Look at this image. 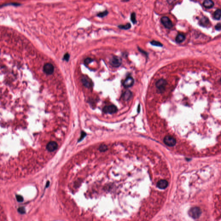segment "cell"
<instances>
[{"mask_svg": "<svg viewBox=\"0 0 221 221\" xmlns=\"http://www.w3.org/2000/svg\"><path fill=\"white\" fill-rule=\"evenodd\" d=\"M190 216L194 219H197L199 218L201 214L200 209L198 207H193L190 209L189 211Z\"/></svg>", "mask_w": 221, "mask_h": 221, "instance_id": "cell-1", "label": "cell"}, {"mask_svg": "<svg viewBox=\"0 0 221 221\" xmlns=\"http://www.w3.org/2000/svg\"><path fill=\"white\" fill-rule=\"evenodd\" d=\"M161 22L164 26L165 27L168 29H170L173 26V23L171 20L167 17H163L161 19Z\"/></svg>", "mask_w": 221, "mask_h": 221, "instance_id": "cell-2", "label": "cell"}, {"mask_svg": "<svg viewBox=\"0 0 221 221\" xmlns=\"http://www.w3.org/2000/svg\"><path fill=\"white\" fill-rule=\"evenodd\" d=\"M166 84V81L163 79H161L157 81L156 86L159 92H162L165 90Z\"/></svg>", "mask_w": 221, "mask_h": 221, "instance_id": "cell-3", "label": "cell"}, {"mask_svg": "<svg viewBox=\"0 0 221 221\" xmlns=\"http://www.w3.org/2000/svg\"><path fill=\"white\" fill-rule=\"evenodd\" d=\"M117 111V107L114 105L106 106L103 108V112L106 114H112L115 113Z\"/></svg>", "mask_w": 221, "mask_h": 221, "instance_id": "cell-4", "label": "cell"}, {"mask_svg": "<svg viewBox=\"0 0 221 221\" xmlns=\"http://www.w3.org/2000/svg\"><path fill=\"white\" fill-rule=\"evenodd\" d=\"M121 59L117 56H113L110 61V64L112 67H119L121 64Z\"/></svg>", "mask_w": 221, "mask_h": 221, "instance_id": "cell-5", "label": "cell"}, {"mask_svg": "<svg viewBox=\"0 0 221 221\" xmlns=\"http://www.w3.org/2000/svg\"><path fill=\"white\" fill-rule=\"evenodd\" d=\"M164 142L165 144L169 147H173L176 144V140L173 137L167 136L164 138Z\"/></svg>", "mask_w": 221, "mask_h": 221, "instance_id": "cell-6", "label": "cell"}, {"mask_svg": "<svg viewBox=\"0 0 221 221\" xmlns=\"http://www.w3.org/2000/svg\"><path fill=\"white\" fill-rule=\"evenodd\" d=\"M43 71L47 74H52L54 71V67L50 63H46L44 65Z\"/></svg>", "mask_w": 221, "mask_h": 221, "instance_id": "cell-7", "label": "cell"}, {"mask_svg": "<svg viewBox=\"0 0 221 221\" xmlns=\"http://www.w3.org/2000/svg\"><path fill=\"white\" fill-rule=\"evenodd\" d=\"M58 148V144L55 141H50L48 143L46 146V149L50 152H53L57 149Z\"/></svg>", "mask_w": 221, "mask_h": 221, "instance_id": "cell-8", "label": "cell"}, {"mask_svg": "<svg viewBox=\"0 0 221 221\" xmlns=\"http://www.w3.org/2000/svg\"><path fill=\"white\" fill-rule=\"evenodd\" d=\"M134 79L130 77H127L123 82V86L125 88L131 87L134 84Z\"/></svg>", "mask_w": 221, "mask_h": 221, "instance_id": "cell-9", "label": "cell"}, {"mask_svg": "<svg viewBox=\"0 0 221 221\" xmlns=\"http://www.w3.org/2000/svg\"><path fill=\"white\" fill-rule=\"evenodd\" d=\"M82 82L85 87L87 88H90L92 86V81L87 77H84L82 78Z\"/></svg>", "mask_w": 221, "mask_h": 221, "instance_id": "cell-10", "label": "cell"}, {"mask_svg": "<svg viewBox=\"0 0 221 221\" xmlns=\"http://www.w3.org/2000/svg\"><path fill=\"white\" fill-rule=\"evenodd\" d=\"M157 186L160 189H165L168 186V182L166 180H161L157 183Z\"/></svg>", "mask_w": 221, "mask_h": 221, "instance_id": "cell-11", "label": "cell"}, {"mask_svg": "<svg viewBox=\"0 0 221 221\" xmlns=\"http://www.w3.org/2000/svg\"><path fill=\"white\" fill-rule=\"evenodd\" d=\"M132 95V94L131 91H130V90H127L123 93L122 95V97L123 100L125 101H127L129 100L131 98Z\"/></svg>", "mask_w": 221, "mask_h": 221, "instance_id": "cell-12", "label": "cell"}, {"mask_svg": "<svg viewBox=\"0 0 221 221\" xmlns=\"http://www.w3.org/2000/svg\"><path fill=\"white\" fill-rule=\"evenodd\" d=\"M204 6L207 8H210L214 6V3L212 0H205L204 1Z\"/></svg>", "mask_w": 221, "mask_h": 221, "instance_id": "cell-13", "label": "cell"}, {"mask_svg": "<svg viewBox=\"0 0 221 221\" xmlns=\"http://www.w3.org/2000/svg\"><path fill=\"white\" fill-rule=\"evenodd\" d=\"M185 35L183 34L180 33V34H178V35H177V36L176 37L175 40H176V42L177 43H180L183 42L184 40H185Z\"/></svg>", "mask_w": 221, "mask_h": 221, "instance_id": "cell-14", "label": "cell"}, {"mask_svg": "<svg viewBox=\"0 0 221 221\" xmlns=\"http://www.w3.org/2000/svg\"><path fill=\"white\" fill-rule=\"evenodd\" d=\"M131 27V25L130 23H127L125 25H120L118 26V27L119 29L124 30H129Z\"/></svg>", "mask_w": 221, "mask_h": 221, "instance_id": "cell-15", "label": "cell"}, {"mask_svg": "<svg viewBox=\"0 0 221 221\" xmlns=\"http://www.w3.org/2000/svg\"><path fill=\"white\" fill-rule=\"evenodd\" d=\"M214 18L216 20H219L221 18V10L218 9L214 13Z\"/></svg>", "mask_w": 221, "mask_h": 221, "instance_id": "cell-16", "label": "cell"}, {"mask_svg": "<svg viewBox=\"0 0 221 221\" xmlns=\"http://www.w3.org/2000/svg\"><path fill=\"white\" fill-rule=\"evenodd\" d=\"M209 21L207 18L206 17L203 18L200 20V24L204 26H206V25L209 24Z\"/></svg>", "mask_w": 221, "mask_h": 221, "instance_id": "cell-17", "label": "cell"}, {"mask_svg": "<svg viewBox=\"0 0 221 221\" xmlns=\"http://www.w3.org/2000/svg\"><path fill=\"white\" fill-rule=\"evenodd\" d=\"M130 20L131 21L132 23L134 24H136L137 22V20H136V15L135 13H132L131 15H130Z\"/></svg>", "mask_w": 221, "mask_h": 221, "instance_id": "cell-18", "label": "cell"}, {"mask_svg": "<svg viewBox=\"0 0 221 221\" xmlns=\"http://www.w3.org/2000/svg\"><path fill=\"white\" fill-rule=\"evenodd\" d=\"M9 5H11V6H15V7H18V6H20L21 5V4H20V3H16V2H12V3H6V4H3V5L1 6V8H2L3 7H5V6H9Z\"/></svg>", "mask_w": 221, "mask_h": 221, "instance_id": "cell-19", "label": "cell"}, {"mask_svg": "<svg viewBox=\"0 0 221 221\" xmlns=\"http://www.w3.org/2000/svg\"><path fill=\"white\" fill-rule=\"evenodd\" d=\"M108 13V12L107 10H104L103 12L99 13L97 14V17L100 18L104 17L106 16Z\"/></svg>", "mask_w": 221, "mask_h": 221, "instance_id": "cell-20", "label": "cell"}, {"mask_svg": "<svg viewBox=\"0 0 221 221\" xmlns=\"http://www.w3.org/2000/svg\"><path fill=\"white\" fill-rule=\"evenodd\" d=\"M150 44L153 46H158V47H162L163 46V45L161 44V43L156 41H155V40H153L151 41L150 42Z\"/></svg>", "mask_w": 221, "mask_h": 221, "instance_id": "cell-21", "label": "cell"}, {"mask_svg": "<svg viewBox=\"0 0 221 221\" xmlns=\"http://www.w3.org/2000/svg\"><path fill=\"white\" fill-rule=\"evenodd\" d=\"M17 211L18 212L21 214H24L26 213V209H25V208L23 207L19 208L17 209Z\"/></svg>", "mask_w": 221, "mask_h": 221, "instance_id": "cell-22", "label": "cell"}, {"mask_svg": "<svg viewBox=\"0 0 221 221\" xmlns=\"http://www.w3.org/2000/svg\"><path fill=\"white\" fill-rule=\"evenodd\" d=\"M16 199L17 201L19 202H22L23 201V198L22 196L20 195H16Z\"/></svg>", "mask_w": 221, "mask_h": 221, "instance_id": "cell-23", "label": "cell"}, {"mask_svg": "<svg viewBox=\"0 0 221 221\" xmlns=\"http://www.w3.org/2000/svg\"><path fill=\"white\" fill-rule=\"evenodd\" d=\"M93 61V60L90 58H87L84 60V64L85 65H89L90 63Z\"/></svg>", "mask_w": 221, "mask_h": 221, "instance_id": "cell-24", "label": "cell"}, {"mask_svg": "<svg viewBox=\"0 0 221 221\" xmlns=\"http://www.w3.org/2000/svg\"><path fill=\"white\" fill-rule=\"evenodd\" d=\"M86 135H87V134H86V133H85L84 132L82 131L81 132V137H80L79 139L78 140V142H79L81 141L85 137H86Z\"/></svg>", "mask_w": 221, "mask_h": 221, "instance_id": "cell-25", "label": "cell"}, {"mask_svg": "<svg viewBox=\"0 0 221 221\" xmlns=\"http://www.w3.org/2000/svg\"><path fill=\"white\" fill-rule=\"evenodd\" d=\"M69 59H70V55L67 53L65 54L64 56L63 59L67 61H68L69 60Z\"/></svg>", "mask_w": 221, "mask_h": 221, "instance_id": "cell-26", "label": "cell"}, {"mask_svg": "<svg viewBox=\"0 0 221 221\" xmlns=\"http://www.w3.org/2000/svg\"><path fill=\"white\" fill-rule=\"evenodd\" d=\"M106 149H107V147L105 145H102L101 146H100V150L101 151H104L105 150H106Z\"/></svg>", "mask_w": 221, "mask_h": 221, "instance_id": "cell-27", "label": "cell"}, {"mask_svg": "<svg viewBox=\"0 0 221 221\" xmlns=\"http://www.w3.org/2000/svg\"><path fill=\"white\" fill-rule=\"evenodd\" d=\"M216 29L217 30H221V24L218 23L216 26Z\"/></svg>", "mask_w": 221, "mask_h": 221, "instance_id": "cell-28", "label": "cell"}, {"mask_svg": "<svg viewBox=\"0 0 221 221\" xmlns=\"http://www.w3.org/2000/svg\"><path fill=\"white\" fill-rule=\"evenodd\" d=\"M175 0H167V2L169 4H171L174 2Z\"/></svg>", "mask_w": 221, "mask_h": 221, "instance_id": "cell-29", "label": "cell"}, {"mask_svg": "<svg viewBox=\"0 0 221 221\" xmlns=\"http://www.w3.org/2000/svg\"><path fill=\"white\" fill-rule=\"evenodd\" d=\"M49 184H50V183H49V181H47V183H46V188L49 186Z\"/></svg>", "mask_w": 221, "mask_h": 221, "instance_id": "cell-30", "label": "cell"}, {"mask_svg": "<svg viewBox=\"0 0 221 221\" xmlns=\"http://www.w3.org/2000/svg\"></svg>", "mask_w": 221, "mask_h": 221, "instance_id": "cell-31", "label": "cell"}]
</instances>
